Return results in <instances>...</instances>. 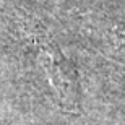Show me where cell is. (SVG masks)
I'll use <instances>...</instances> for the list:
<instances>
[{
  "label": "cell",
  "mask_w": 125,
  "mask_h": 125,
  "mask_svg": "<svg viewBox=\"0 0 125 125\" xmlns=\"http://www.w3.org/2000/svg\"><path fill=\"white\" fill-rule=\"evenodd\" d=\"M39 60L47 75V80L57 93L63 106H76V80L68 60L52 42L46 41L39 46Z\"/></svg>",
  "instance_id": "6da1fadb"
}]
</instances>
